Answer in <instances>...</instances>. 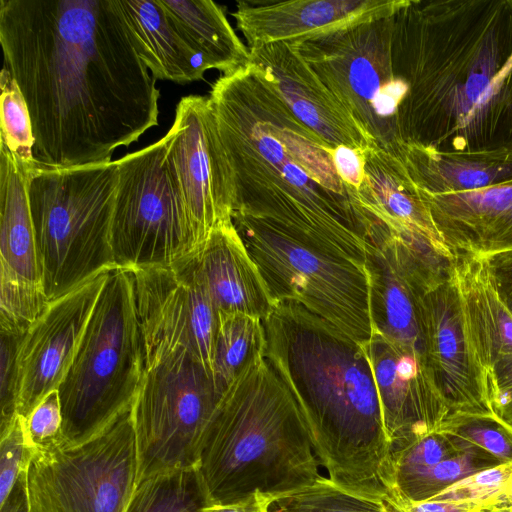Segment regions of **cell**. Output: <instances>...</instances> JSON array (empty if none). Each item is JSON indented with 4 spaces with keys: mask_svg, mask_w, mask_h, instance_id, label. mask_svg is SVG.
Listing matches in <instances>:
<instances>
[{
    "mask_svg": "<svg viewBox=\"0 0 512 512\" xmlns=\"http://www.w3.org/2000/svg\"><path fill=\"white\" fill-rule=\"evenodd\" d=\"M23 336L1 334L0 435L11 427L17 417V353Z\"/></svg>",
    "mask_w": 512,
    "mask_h": 512,
    "instance_id": "39",
    "label": "cell"
},
{
    "mask_svg": "<svg viewBox=\"0 0 512 512\" xmlns=\"http://www.w3.org/2000/svg\"><path fill=\"white\" fill-rule=\"evenodd\" d=\"M500 463L486 451L471 445L465 451L394 483L398 503L404 509L411 503L436 496L459 480Z\"/></svg>",
    "mask_w": 512,
    "mask_h": 512,
    "instance_id": "31",
    "label": "cell"
},
{
    "mask_svg": "<svg viewBox=\"0 0 512 512\" xmlns=\"http://www.w3.org/2000/svg\"><path fill=\"white\" fill-rule=\"evenodd\" d=\"M112 270V269H111ZM109 271L50 301L17 353V415L26 420L65 377Z\"/></svg>",
    "mask_w": 512,
    "mask_h": 512,
    "instance_id": "16",
    "label": "cell"
},
{
    "mask_svg": "<svg viewBox=\"0 0 512 512\" xmlns=\"http://www.w3.org/2000/svg\"><path fill=\"white\" fill-rule=\"evenodd\" d=\"M493 406L512 400V352L500 356L490 371Z\"/></svg>",
    "mask_w": 512,
    "mask_h": 512,
    "instance_id": "43",
    "label": "cell"
},
{
    "mask_svg": "<svg viewBox=\"0 0 512 512\" xmlns=\"http://www.w3.org/2000/svg\"><path fill=\"white\" fill-rule=\"evenodd\" d=\"M265 346V330L260 318L219 311L213 379L220 393L253 359L264 354Z\"/></svg>",
    "mask_w": 512,
    "mask_h": 512,
    "instance_id": "29",
    "label": "cell"
},
{
    "mask_svg": "<svg viewBox=\"0 0 512 512\" xmlns=\"http://www.w3.org/2000/svg\"><path fill=\"white\" fill-rule=\"evenodd\" d=\"M206 68L229 75L250 63V52L223 9L210 0H160Z\"/></svg>",
    "mask_w": 512,
    "mask_h": 512,
    "instance_id": "27",
    "label": "cell"
},
{
    "mask_svg": "<svg viewBox=\"0 0 512 512\" xmlns=\"http://www.w3.org/2000/svg\"><path fill=\"white\" fill-rule=\"evenodd\" d=\"M32 455L26 442L24 419L17 415L11 427L0 435V503L27 469Z\"/></svg>",
    "mask_w": 512,
    "mask_h": 512,
    "instance_id": "37",
    "label": "cell"
},
{
    "mask_svg": "<svg viewBox=\"0 0 512 512\" xmlns=\"http://www.w3.org/2000/svg\"><path fill=\"white\" fill-rule=\"evenodd\" d=\"M485 258L497 292L512 315V251Z\"/></svg>",
    "mask_w": 512,
    "mask_h": 512,
    "instance_id": "42",
    "label": "cell"
},
{
    "mask_svg": "<svg viewBox=\"0 0 512 512\" xmlns=\"http://www.w3.org/2000/svg\"><path fill=\"white\" fill-rule=\"evenodd\" d=\"M271 499L259 493L232 505H212L206 512H269Z\"/></svg>",
    "mask_w": 512,
    "mask_h": 512,
    "instance_id": "45",
    "label": "cell"
},
{
    "mask_svg": "<svg viewBox=\"0 0 512 512\" xmlns=\"http://www.w3.org/2000/svg\"><path fill=\"white\" fill-rule=\"evenodd\" d=\"M218 311L264 320L274 302L233 221L216 227L188 256Z\"/></svg>",
    "mask_w": 512,
    "mask_h": 512,
    "instance_id": "22",
    "label": "cell"
},
{
    "mask_svg": "<svg viewBox=\"0 0 512 512\" xmlns=\"http://www.w3.org/2000/svg\"><path fill=\"white\" fill-rule=\"evenodd\" d=\"M368 355L391 457L419 437L436 431L450 408L433 384L423 357L373 329Z\"/></svg>",
    "mask_w": 512,
    "mask_h": 512,
    "instance_id": "17",
    "label": "cell"
},
{
    "mask_svg": "<svg viewBox=\"0 0 512 512\" xmlns=\"http://www.w3.org/2000/svg\"><path fill=\"white\" fill-rule=\"evenodd\" d=\"M212 506L197 466L153 474L137 483L125 512H206Z\"/></svg>",
    "mask_w": 512,
    "mask_h": 512,
    "instance_id": "28",
    "label": "cell"
},
{
    "mask_svg": "<svg viewBox=\"0 0 512 512\" xmlns=\"http://www.w3.org/2000/svg\"><path fill=\"white\" fill-rule=\"evenodd\" d=\"M496 418L512 431V400L498 403L494 407Z\"/></svg>",
    "mask_w": 512,
    "mask_h": 512,
    "instance_id": "46",
    "label": "cell"
},
{
    "mask_svg": "<svg viewBox=\"0 0 512 512\" xmlns=\"http://www.w3.org/2000/svg\"><path fill=\"white\" fill-rule=\"evenodd\" d=\"M393 15L292 45L378 146L399 154L407 88L392 61Z\"/></svg>",
    "mask_w": 512,
    "mask_h": 512,
    "instance_id": "12",
    "label": "cell"
},
{
    "mask_svg": "<svg viewBox=\"0 0 512 512\" xmlns=\"http://www.w3.org/2000/svg\"><path fill=\"white\" fill-rule=\"evenodd\" d=\"M129 270L142 346H183L213 378L219 311L189 257L170 267Z\"/></svg>",
    "mask_w": 512,
    "mask_h": 512,
    "instance_id": "14",
    "label": "cell"
},
{
    "mask_svg": "<svg viewBox=\"0 0 512 512\" xmlns=\"http://www.w3.org/2000/svg\"><path fill=\"white\" fill-rule=\"evenodd\" d=\"M502 493L505 500V509L512 510V477L504 487Z\"/></svg>",
    "mask_w": 512,
    "mask_h": 512,
    "instance_id": "47",
    "label": "cell"
},
{
    "mask_svg": "<svg viewBox=\"0 0 512 512\" xmlns=\"http://www.w3.org/2000/svg\"><path fill=\"white\" fill-rule=\"evenodd\" d=\"M143 373L142 339L129 269L110 270L73 361L58 387V445L81 444L132 407Z\"/></svg>",
    "mask_w": 512,
    "mask_h": 512,
    "instance_id": "6",
    "label": "cell"
},
{
    "mask_svg": "<svg viewBox=\"0 0 512 512\" xmlns=\"http://www.w3.org/2000/svg\"><path fill=\"white\" fill-rule=\"evenodd\" d=\"M31 170L0 145V263L42 283L29 201Z\"/></svg>",
    "mask_w": 512,
    "mask_h": 512,
    "instance_id": "26",
    "label": "cell"
},
{
    "mask_svg": "<svg viewBox=\"0 0 512 512\" xmlns=\"http://www.w3.org/2000/svg\"><path fill=\"white\" fill-rule=\"evenodd\" d=\"M209 100L234 182V212L292 229L365 266L367 245L332 147L303 124L251 62L212 85Z\"/></svg>",
    "mask_w": 512,
    "mask_h": 512,
    "instance_id": "3",
    "label": "cell"
},
{
    "mask_svg": "<svg viewBox=\"0 0 512 512\" xmlns=\"http://www.w3.org/2000/svg\"><path fill=\"white\" fill-rule=\"evenodd\" d=\"M424 361L450 413L495 416L490 377L469 336L452 275L421 301Z\"/></svg>",
    "mask_w": 512,
    "mask_h": 512,
    "instance_id": "15",
    "label": "cell"
},
{
    "mask_svg": "<svg viewBox=\"0 0 512 512\" xmlns=\"http://www.w3.org/2000/svg\"><path fill=\"white\" fill-rule=\"evenodd\" d=\"M131 41L155 79L190 83L208 69L160 0H117Z\"/></svg>",
    "mask_w": 512,
    "mask_h": 512,
    "instance_id": "23",
    "label": "cell"
},
{
    "mask_svg": "<svg viewBox=\"0 0 512 512\" xmlns=\"http://www.w3.org/2000/svg\"><path fill=\"white\" fill-rule=\"evenodd\" d=\"M398 155L417 188L431 195L471 192L512 181V152L443 153L404 144Z\"/></svg>",
    "mask_w": 512,
    "mask_h": 512,
    "instance_id": "25",
    "label": "cell"
},
{
    "mask_svg": "<svg viewBox=\"0 0 512 512\" xmlns=\"http://www.w3.org/2000/svg\"><path fill=\"white\" fill-rule=\"evenodd\" d=\"M420 193L453 256L512 251V181L465 193Z\"/></svg>",
    "mask_w": 512,
    "mask_h": 512,
    "instance_id": "21",
    "label": "cell"
},
{
    "mask_svg": "<svg viewBox=\"0 0 512 512\" xmlns=\"http://www.w3.org/2000/svg\"><path fill=\"white\" fill-rule=\"evenodd\" d=\"M262 323L264 356L294 396L328 477L402 508L393 491L390 445L366 350L294 302L276 303Z\"/></svg>",
    "mask_w": 512,
    "mask_h": 512,
    "instance_id": "4",
    "label": "cell"
},
{
    "mask_svg": "<svg viewBox=\"0 0 512 512\" xmlns=\"http://www.w3.org/2000/svg\"><path fill=\"white\" fill-rule=\"evenodd\" d=\"M165 138L169 169L202 246L216 227L232 222L235 202L232 171L209 98H181Z\"/></svg>",
    "mask_w": 512,
    "mask_h": 512,
    "instance_id": "13",
    "label": "cell"
},
{
    "mask_svg": "<svg viewBox=\"0 0 512 512\" xmlns=\"http://www.w3.org/2000/svg\"><path fill=\"white\" fill-rule=\"evenodd\" d=\"M28 447L34 452L59 444L62 413L58 390H53L35 407L24 420Z\"/></svg>",
    "mask_w": 512,
    "mask_h": 512,
    "instance_id": "38",
    "label": "cell"
},
{
    "mask_svg": "<svg viewBox=\"0 0 512 512\" xmlns=\"http://www.w3.org/2000/svg\"><path fill=\"white\" fill-rule=\"evenodd\" d=\"M505 509L503 493L483 500L436 501L426 500L405 506L404 512H491Z\"/></svg>",
    "mask_w": 512,
    "mask_h": 512,
    "instance_id": "40",
    "label": "cell"
},
{
    "mask_svg": "<svg viewBox=\"0 0 512 512\" xmlns=\"http://www.w3.org/2000/svg\"><path fill=\"white\" fill-rule=\"evenodd\" d=\"M392 18L403 143L512 152V0H405Z\"/></svg>",
    "mask_w": 512,
    "mask_h": 512,
    "instance_id": "2",
    "label": "cell"
},
{
    "mask_svg": "<svg viewBox=\"0 0 512 512\" xmlns=\"http://www.w3.org/2000/svg\"><path fill=\"white\" fill-rule=\"evenodd\" d=\"M491 512H512V510H510V509H501V510H494V511H491Z\"/></svg>",
    "mask_w": 512,
    "mask_h": 512,
    "instance_id": "48",
    "label": "cell"
},
{
    "mask_svg": "<svg viewBox=\"0 0 512 512\" xmlns=\"http://www.w3.org/2000/svg\"><path fill=\"white\" fill-rule=\"evenodd\" d=\"M437 430L486 451L500 464L512 463V431L496 417L450 413Z\"/></svg>",
    "mask_w": 512,
    "mask_h": 512,
    "instance_id": "34",
    "label": "cell"
},
{
    "mask_svg": "<svg viewBox=\"0 0 512 512\" xmlns=\"http://www.w3.org/2000/svg\"><path fill=\"white\" fill-rule=\"evenodd\" d=\"M117 182L115 161L30 171V209L49 301L116 268L110 231Z\"/></svg>",
    "mask_w": 512,
    "mask_h": 512,
    "instance_id": "7",
    "label": "cell"
},
{
    "mask_svg": "<svg viewBox=\"0 0 512 512\" xmlns=\"http://www.w3.org/2000/svg\"><path fill=\"white\" fill-rule=\"evenodd\" d=\"M137 478L130 408L81 444L33 452L26 470L29 512H125Z\"/></svg>",
    "mask_w": 512,
    "mask_h": 512,
    "instance_id": "11",
    "label": "cell"
},
{
    "mask_svg": "<svg viewBox=\"0 0 512 512\" xmlns=\"http://www.w3.org/2000/svg\"><path fill=\"white\" fill-rule=\"evenodd\" d=\"M512 477V463L500 464L475 472L452 484L431 500L467 501L498 496Z\"/></svg>",
    "mask_w": 512,
    "mask_h": 512,
    "instance_id": "36",
    "label": "cell"
},
{
    "mask_svg": "<svg viewBox=\"0 0 512 512\" xmlns=\"http://www.w3.org/2000/svg\"><path fill=\"white\" fill-rule=\"evenodd\" d=\"M26 470L20 475L5 500L0 503V512H29Z\"/></svg>",
    "mask_w": 512,
    "mask_h": 512,
    "instance_id": "44",
    "label": "cell"
},
{
    "mask_svg": "<svg viewBox=\"0 0 512 512\" xmlns=\"http://www.w3.org/2000/svg\"><path fill=\"white\" fill-rule=\"evenodd\" d=\"M0 43L29 109L36 167L109 163L158 125L160 91L117 0H0Z\"/></svg>",
    "mask_w": 512,
    "mask_h": 512,
    "instance_id": "1",
    "label": "cell"
},
{
    "mask_svg": "<svg viewBox=\"0 0 512 512\" xmlns=\"http://www.w3.org/2000/svg\"><path fill=\"white\" fill-rule=\"evenodd\" d=\"M470 446L438 430L419 437L392 455V486L396 481L430 468Z\"/></svg>",
    "mask_w": 512,
    "mask_h": 512,
    "instance_id": "35",
    "label": "cell"
},
{
    "mask_svg": "<svg viewBox=\"0 0 512 512\" xmlns=\"http://www.w3.org/2000/svg\"><path fill=\"white\" fill-rule=\"evenodd\" d=\"M320 462L304 416L264 354L220 397L197 467L212 505L259 493L274 500L316 481Z\"/></svg>",
    "mask_w": 512,
    "mask_h": 512,
    "instance_id": "5",
    "label": "cell"
},
{
    "mask_svg": "<svg viewBox=\"0 0 512 512\" xmlns=\"http://www.w3.org/2000/svg\"><path fill=\"white\" fill-rule=\"evenodd\" d=\"M366 151L347 146H337L331 150L339 177L347 187L354 190H358L364 180Z\"/></svg>",
    "mask_w": 512,
    "mask_h": 512,
    "instance_id": "41",
    "label": "cell"
},
{
    "mask_svg": "<svg viewBox=\"0 0 512 512\" xmlns=\"http://www.w3.org/2000/svg\"><path fill=\"white\" fill-rule=\"evenodd\" d=\"M452 270L469 336L490 377L495 361L512 352V315L497 292L485 257L456 254Z\"/></svg>",
    "mask_w": 512,
    "mask_h": 512,
    "instance_id": "24",
    "label": "cell"
},
{
    "mask_svg": "<svg viewBox=\"0 0 512 512\" xmlns=\"http://www.w3.org/2000/svg\"><path fill=\"white\" fill-rule=\"evenodd\" d=\"M0 87V145L6 147L25 167L34 169L35 141L29 109L17 82L4 67L0 73Z\"/></svg>",
    "mask_w": 512,
    "mask_h": 512,
    "instance_id": "33",
    "label": "cell"
},
{
    "mask_svg": "<svg viewBox=\"0 0 512 512\" xmlns=\"http://www.w3.org/2000/svg\"><path fill=\"white\" fill-rule=\"evenodd\" d=\"M269 512H404L384 498L348 490L329 477L281 495L271 501Z\"/></svg>",
    "mask_w": 512,
    "mask_h": 512,
    "instance_id": "30",
    "label": "cell"
},
{
    "mask_svg": "<svg viewBox=\"0 0 512 512\" xmlns=\"http://www.w3.org/2000/svg\"><path fill=\"white\" fill-rule=\"evenodd\" d=\"M43 283L27 279L0 263V332L23 336L49 306Z\"/></svg>",
    "mask_w": 512,
    "mask_h": 512,
    "instance_id": "32",
    "label": "cell"
},
{
    "mask_svg": "<svg viewBox=\"0 0 512 512\" xmlns=\"http://www.w3.org/2000/svg\"><path fill=\"white\" fill-rule=\"evenodd\" d=\"M351 193L360 211L383 225L388 232L422 242L440 256L454 259L397 153L379 146L368 149L363 183Z\"/></svg>",
    "mask_w": 512,
    "mask_h": 512,
    "instance_id": "20",
    "label": "cell"
},
{
    "mask_svg": "<svg viewBox=\"0 0 512 512\" xmlns=\"http://www.w3.org/2000/svg\"><path fill=\"white\" fill-rule=\"evenodd\" d=\"M404 3L405 0H242L237 2L232 16L250 49L278 42L300 44L389 17Z\"/></svg>",
    "mask_w": 512,
    "mask_h": 512,
    "instance_id": "19",
    "label": "cell"
},
{
    "mask_svg": "<svg viewBox=\"0 0 512 512\" xmlns=\"http://www.w3.org/2000/svg\"><path fill=\"white\" fill-rule=\"evenodd\" d=\"M143 373L131 407L138 478L197 466L202 438L220 393L189 349L142 347Z\"/></svg>",
    "mask_w": 512,
    "mask_h": 512,
    "instance_id": "9",
    "label": "cell"
},
{
    "mask_svg": "<svg viewBox=\"0 0 512 512\" xmlns=\"http://www.w3.org/2000/svg\"><path fill=\"white\" fill-rule=\"evenodd\" d=\"M110 243L122 269L170 267L201 244L167 162L165 136L115 160Z\"/></svg>",
    "mask_w": 512,
    "mask_h": 512,
    "instance_id": "10",
    "label": "cell"
},
{
    "mask_svg": "<svg viewBox=\"0 0 512 512\" xmlns=\"http://www.w3.org/2000/svg\"><path fill=\"white\" fill-rule=\"evenodd\" d=\"M249 52L250 62L264 72L291 112L330 147L366 151L378 146L292 45L271 43Z\"/></svg>",
    "mask_w": 512,
    "mask_h": 512,
    "instance_id": "18",
    "label": "cell"
},
{
    "mask_svg": "<svg viewBox=\"0 0 512 512\" xmlns=\"http://www.w3.org/2000/svg\"><path fill=\"white\" fill-rule=\"evenodd\" d=\"M232 221L274 304L297 303L363 348L370 342L373 325L366 266L274 221L238 212Z\"/></svg>",
    "mask_w": 512,
    "mask_h": 512,
    "instance_id": "8",
    "label": "cell"
}]
</instances>
